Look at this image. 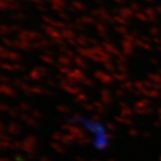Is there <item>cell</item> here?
Listing matches in <instances>:
<instances>
[{"mask_svg": "<svg viewBox=\"0 0 161 161\" xmlns=\"http://www.w3.org/2000/svg\"><path fill=\"white\" fill-rule=\"evenodd\" d=\"M0 161H9V159L8 158H0Z\"/></svg>", "mask_w": 161, "mask_h": 161, "instance_id": "cell-2", "label": "cell"}, {"mask_svg": "<svg viewBox=\"0 0 161 161\" xmlns=\"http://www.w3.org/2000/svg\"><path fill=\"white\" fill-rule=\"evenodd\" d=\"M76 121L86 133L89 134L90 140L97 149H104L110 145V134L102 123L88 119L78 118Z\"/></svg>", "mask_w": 161, "mask_h": 161, "instance_id": "cell-1", "label": "cell"}]
</instances>
